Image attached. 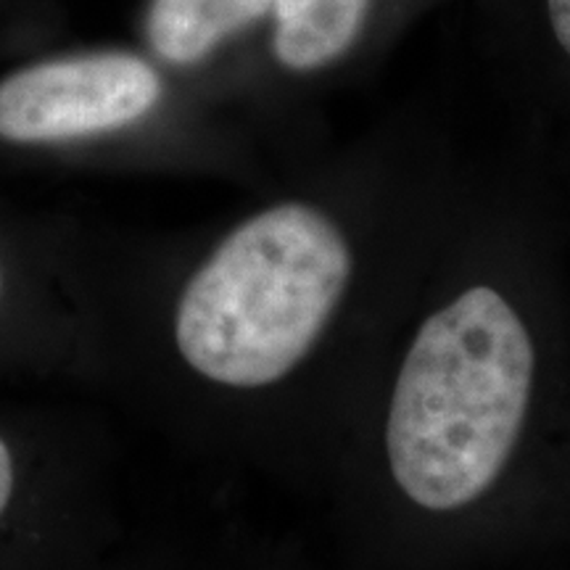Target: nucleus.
<instances>
[{
  "label": "nucleus",
  "instance_id": "7ed1b4c3",
  "mask_svg": "<svg viewBox=\"0 0 570 570\" xmlns=\"http://www.w3.org/2000/svg\"><path fill=\"white\" fill-rule=\"evenodd\" d=\"M109 425L59 399H0V570H98L122 537Z\"/></svg>",
  "mask_w": 570,
  "mask_h": 570
},
{
  "label": "nucleus",
  "instance_id": "423d86ee",
  "mask_svg": "<svg viewBox=\"0 0 570 570\" xmlns=\"http://www.w3.org/2000/svg\"><path fill=\"white\" fill-rule=\"evenodd\" d=\"M370 0H273L275 59L291 71H315L344 56Z\"/></svg>",
  "mask_w": 570,
  "mask_h": 570
},
{
  "label": "nucleus",
  "instance_id": "f257e3e1",
  "mask_svg": "<svg viewBox=\"0 0 570 570\" xmlns=\"http://www.w3.org/2000/svg\"><path fill=\"white\" fill-rule=\"evenodd\" d=\"M436 238L291 196L164 259H88L98 394L185 458L320 494Z\"/></svg>",
  "mask_w": 570,
  "mask_h": 570
},
{
  "label": "nucleus",
  "instance_id": "20e7f679",
  "mask_svg": "<svg viewBox=\"0 0 570 570\" xmlns=\"http://www.w3.org/2000/svg\"><path fill=\"white\" fill-rule=\"evenodd\" d=\"M0 386L98 391L88 259L0 230Z\"/></svg>",
  "mask_w": 570,
  "mask_h": 570
},
{
  "label": "nucleus",
  "instance_id": "1a4fd4ad",
  "mask_svg": "<svg viewBox=\"0 0 570 570\" xmlns=\"http://www.w3.org/2000/svg\"><path fill=\"white\" fill-rule=\"evenodd\" d=\"M550 21L554 38L570 56V0H550Z\"/></svg>",
  "mask_w": 570,
  "mask_h": 570
},
{
  "label": "nucleus",
  "instance_id": "39448f33",
  "mask_svg": "<svg viewBox=\"0 0 570 570\" xmlns=\"http://www.w3.org/2000/svg\"><path fill=\"white\" fill-rule=\"evenodd\" d=\"M159 71L101 51L35 63L0 82V142L67 148L130 132L159 109Z\"/></svg>",
  "mask_w": 570,
  "mask_h": 570
},
{
  "label": "nucleus",
  "instance_id": "6e6552de",
  "mask_svg": "<svg viewBox=\"0 0 570 570\" xmlns=\"http://www.w3.org/2000/svg\"><path fill=\"white\" fill-rule=\"evenodd\" d=\"M169 560L164 552H138V554H130V558H119V560H109L104 568L98 570H173L169 568Z\"/></svg>",
  "mask_w": 570,
  "mask_h": 570
},
{
  "label": "nucleus",
  "instance_id": "f03ea898",
  "mask_svg": "<svg viewBox=\"0 0 570 570\" xmlns=\"http://www.w3.org/2000/svg\"><path fill=\"white\" fill-rule=\"evenodd\" d=\"M570 475L558 277L494 230L436 238L317 497L399 544L515 523Z\"/></svg>",
  "mask_w": 570,
  "mask_h": 570
},
{
  "label": "nucleus",
  "instance_id": "0eeeda50",
  "mask_svg": "<svg viewBox=\"0 0 570 570\" xmlns=\"http://www.w3.org/2000/svg\"><path fill=\"white\" fill-rule=\"evenodd\" d=\"M269 9L273 0H154L148 40L164 61L194 63Z\"/></svg>",
  "mask_w": 570,
  "mask_h": 570
}]
</instances>
